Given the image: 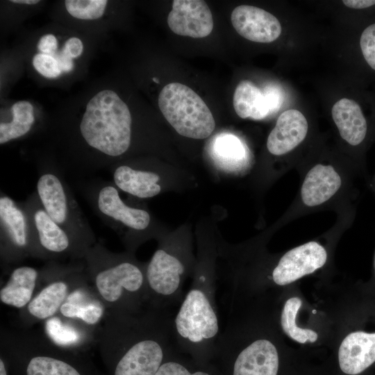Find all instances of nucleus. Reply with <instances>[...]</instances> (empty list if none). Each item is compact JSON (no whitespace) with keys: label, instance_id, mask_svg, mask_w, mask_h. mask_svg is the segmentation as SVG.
<instances>
[{"label":"nucleus","instance_id":"nucleus-1","mask_svg":"<svg viewBox=\"0 0 375 375\" xmlns=\"http://www.w3.org/2000/svg\"><path fill=\"white\" fill-rule=\"evenodd\" d=\"M106 316L101 353L108 375H155L174 344L169 312L145 306Z\"/></svg>","mask_w":375,"mask_h":375},{"label":"nucleus","instance_id":"nucleus-2","mask_svg":"<svg viewBox=\"0 0 375 375\" xmlns=\"http://www.w3.org/2000/svg\"><path fill=\"white\" fill-rule=\"evenodd\" d=\"M44 338L26 332L3 334L1 357L10 375H104L83 352Z\"/></svg>","mask_w":375,"mask_h":375},{"label":"nucleus","instance_id":"nucleus-3","mask_svg":"<svg viewBox=\"0 0 375 375\" xmlns=\"http://www.w3.org/2000/svg\"><path fill=\"white\" fill-rule=\"evenodd\" d=\"M212 275L197 272L172 317L174 344L196 356L215 352L221 331Z\"/></svg>","mask_w":375,"mask_h":375},{"label":"nucleus","instance_id":"nucleus-4","mask_svg":"<svg viewBox=\"0 0 375 375\" xmlns=\"http://www.w3.org/2000/svg\"><path fill=\"white\" fill-rule=\"evenodd\" d=\"M131 124L126 103L115 92L104 90L88 101L79 128L91 148L108 157H117L130 147Z\"/></svg>","mask_w":375,"mask_h":375},{"label":"nucleus","instance_id":"nucleus-5","mask_svg":"<svg viewBox=\"0 0 375 375\" xmlns=\"http://www.w3.org/2000/svg\"><path fill=\"white\" fill-rule=\"evenodd\" d=\"M92 281L109 310L137 312L147 306L146 270L131 260L105 263L93 273Z\"/></svg>","mask_w":375,"mask_h":375},{"label":"nucleus","instance_id":"nucleus-6","mask_svg":"<svg viewBox=\"0 0 375 375\" xmlns=\"http://www.w3.org/2000/svg\"><path fill=\"white\" fill-rule=\"evenodd\" d=\"M158 106L169 124L182 136L205 139L215 129V119L209 108L185 85L173 82L164 86L158 96Z\"/></svg>","mask_w":375,"mask_h":375},{"label":"nucleus","instance_id":"nucleus-7","mask_svg":"<svg viewBox=\"0 0 375 375\" xmlns=\"http://www.w3.org/2000/svg\"><path fill=\"white\" fill-rule=\"evenodd\" d=\"M356 171L358 170L340 169L331 163L314 164L302 176L298 198L299 206L310 210L332 203L349 189L350 176Z\"/></svg>","mask_w":375,"mask_h":375},{"label":"nucleus","instance_id":"nucleus-8","mask_svg":"<svg viewBox=\"0 0 375 375\" xmlns=\"http://www.w3.org/2000/svg\"><path fill=\"white\" fill-rule=\"evenodd\" d=\"M327 260L325 248L311 241L287 251L272 272V279L278 285L290 284L322 267Z\"/></svg>","mask_w":375,"mask_h":375},{"label":"nucleus","instance_id":"nucleus-9","mask_svg":"<svg viewBox=\"0 0 375 375\" xmlns=\"http://www.w3.org/2000/svg\"><path fill=\"white\" fill-rule=\"evenodd\" d=\"M167 24L174 33L193 38L209 35L214 26L212 12L201 0L173 1Z\"/></svg>","mask_w":375,"mask_h":375},{"label":"nucleus","instance_id":"nucleus-10","mask_svg":"<svg viewBox=\"0 0 375 375\" xmlns=\"http://www.w3.org/2000/svg\"><path fill=\"white\" fill-rule=\"evenodd\" d=\"M231 20L237 33L252 42L269 43L281 33V25L278 19L258 7L239 6L232 11Z\"/></svg>","mask_w":375,"mask_h":375},{"label":"nucleus","instance_id":"nucleus-11","mask_svg":"<svg viewBox=\"0 0 375 375\" xmlns=\"http://www.w3.org/2000/svg\"><path fill=\"white\" fill-rule=\"evenodd\" d=\"M237 351L232 375H277L278 353L269 339H255Z\"/></svg>","mask_w":375,"mask_h":375},{"label":"nucleus","instance_id":"nucleus-12","mask_svg":"<svg viewBox=\"0 0 375 375\" xmlns=\"http://www.w3.org/2000/svg\"><path fill=\"white\" fill-rule=\"evenodd\" d=\"M341 370L358 375L375 363V331L358 330L347 335L338 351Z\"/></svg>","mask_w":375,"mask_h":375},{"label":"nucleus","instance_id":"nucleus-13","mask_svg":"<svg viewBox=\"0 0 375 375\" xmlns=\"http://www.w3.org/2000/svg\"><path fill=\"white\" fill-rule=\"evenodd\" d=\"M308 123L298 110L290 109L282 112L267 140L268 151L275 156H283L294 149L306 139Z\"/></svg>","mask_w":375,"mask_h":375},{"label":"nucleus","instance_id":"nucleus-14","mask_svg":"<svg viewBox=\"0 0 375 375\" xmlns=\"http://www.w3.org/2000/svg\"><path fill=\"white\" fill-rule=\"evenodd\" d=\"M331 112L342 139L351 147L361 148L367 142L369 128L360 105L342 98L333 105Z\"/></svg>","mask_w":375,"mask_h":375},{"label":"nucleus","instance_id":"nucleus-15","mask_svg":"<svg viewBox=\"0 0 375 375\" xmlns=\"http://www.w3.org/2000/svg\"><path fill=\"white\" fill-rule=\"evenodd\" d=\"M96 204L100 214L120 222L136 231L146 229L150 223V215L144 210L127 206L121 199L117 188L106 185L99 190Z\"/></svg>","mask_w":375,"mask_h":375},{"label":"nucleus","instance_id":"nucleus-16","mask_svg":"<svg viewBox=\"0 0 375 375\" xmlns=\"http://www.w3.org/2000/svg\"><path fill=\"white\" fill-rule=\"evenodd\" d=\"M37 192L44 210L67 232L72 217L71 206L60 179L50 172L42 174L37 183Z\"/></svg>","mask_w":375,"mask_h":375},{"label":"nucleus","instance_id":"nucleus-17","mask_svg":"<svg viewBox=\"0 0 375 375\" xmlns=\"http://www.w3.org/2000/svg\"><path fill=\"white\" fill-rule=\"evenodd\" d=\"M105 305L84 288L72 289L59 312L66 318L88 326H94L103 319Z\"/></svg>","mask_w":375,"mask_h":375},{"label":"nucleus","instance_id":"nucleus-18","mask_svg":"<svg viewBox=\"0 0 375 375\" xmlns=\"http://www.w3.org/2000/svg\"><path fill=\"white\" fill-rule=\"evenodd\" d=\"M38 278V271L33 267L15 268L6 284L0 290L1 303L19 309L26 307L33 298Z\"/></svg>","mask_w":375,"mask_h":375},{"label":"nucleus","instance_id":"nucleus-19","mask_svg":"<svg viewBox=\"0 0 375 375\" xmlns=\"http://www.w3.org/2000/svg\"><path fill=\"white\" fill-rule=\"evenodd\" d=\"M115 185L138 198H151L160 192V176L149 171L134 169L127 165L117 167L113 173Z\"/></svg>","mask_w":375,"mask_h":375},{"label":"nucleus","instance_id":"nucleus-20","mask_svg":"<svg viewBox=\"0 0 375 375\" xmlns=\"http://www.w3.org/2000/svg\"><path fill=\"white\" fill-rule=\"evenodd\" d=\"M72 290L64 280L49 283L27 305L28 316L34 321L47 320L55 316Z\"/></svg>","mask_w":375,"mask_h":375},{"label":"nucleus","instance_id":"nucleus-21","mask_svg":"<svg viewBox=\"0 0 375 375\" xmlns=\"http://www.w3.org/2000/svg\"><path fill=\"white\" fill-rule=\"evenodd\" d=\"M33 224L41 247L49 253L59 254L69 251L71 238L42 207L33 213Z\"/></svg>","mask_w":375,"mask_h":375},{"label":"nucleus","instance_id":"nucleus-22","mask_svg":"<svg viewBox=\"0 0 375 375\" xmlns=\"http://www.w3.org/2000/svg\"><path fill=\"white\" fill-rule=\"evenodd\" d=\"M233 104L236 114L242 119H262L271 113L263 92L249 81H242L237 85Z\"/></svg>","mask_w":375,"mask_h":375},{"label":"nucleus","instance_id":"nucleus-23","mask_svg":"<svg viewBox=\"0 0 375 375\" xmlns=\"http://www.w3.org/2000/svg\"><path fill=\"white\" fill-rule=\"evenodd\" d=\"M0 219L9 244L16 249H26L28 244L26 217L8 197L0 199Z\"/></svg>","mask_w":375,"mask_h":375},{"label":"nucleus","instance_id":"nucleus-24","mask_svg":"<svg viewBox=\"0 0 375 375\" xmlns=\"http://www.w3.org/2000/svg\"><path fill=\"white\" fill-rule=\"evenodd\" d=\"M77 321L68 319L63 321L53 316L46 320L45 330L47 338L56 345L74 351L83 352L82 344L86 341L84 327H88Z\"/></svg>","mask_w":375,"mask_h":375},{"label":"nucleus","instance_id":"nucleus-25","mask_svg":"<svg viewBox=\"0 0 375 375\" xmlns=\"http://www.w3.org/2000/svg\"><path fill=\"white\" fill-rule=\"evenodd\" d=\"M11 111L12 121L0 124L1 144L26 134L31 130L35 121L33 106L27 101L15 103L11 108Z\"/></svg>","mask_w":375,"mask_h":375},{"label":"nucleus","instance_id":"nucleus-26","mask_svg":"<svg viewBox=\"0 0 375 375\" xmlns=\"http://www.w3.org/2000/svg\"><path fill=\"white\" fill-rule=\"evenodd\" d=\"M301 303L299 297H292L285 301L281 317V326L288 336L299 343L314 342L317 339V334L310 329L301 328L296 324L297 314Z\"/></svg>","mask_w":375,"mask_h":375},{"label":"nucleus","instance_id":"nucleus-27","mask_svg":"<svg viewBox=\"0 0 375 375\" xmlns=\"http://www.w3.org/2000/svg\"><path fill=\"white\" fill-rule=\"evenodd\" d=\"M106 0H66L65 8L70 15L80 19H96L104 13Z\"/></svg>","mask_w":375,"mask_h":375},{"label":"nucleus","instance_id":"nucleus-28","mask_svg":"<svg viewBox=\"0 0 375 375\" xmlns=\"http://www.w3.org/2000/svg\"><path fill=\"white\" fill-rule=\"evenodd\" d=\"M214 152L224 162L235 161L242 157L243 147L240 141L232 135H219L214 143Z\"/></svg>","mask_w":375,"mask_h":375},{"label":"nucleus","instance_id":"nucleus-29","mask_svg":"<svg viewBox=\"0 0 375 375\" xmlns=\"http://www.w3.org/2000/svg\"><path fill=\"white\" fill-rule=\"evenodd\" d=\"M33 65L38 73L49 78H56L62 72L57 60L46 53L35 54L33 58Z\"/></svg>","mask_w":375,"mask_h":375},{"label":"nucleus","instance_id":"nucleus-30","mask_svg":"<svg viewBox=\"0 0 375 375\" xmlns=\"http://www.w3.org/2000/svg\"><path fill=\"white\" fill-rule=\"evenodd\" d=\"M155 375H210L208 372L201 370L190 371L181 362L165 360L159 367Z\"/></svg>","mask_w":375,"mask_h":375},{"label":"nucleus","instance_id":"nucleus-31","mask_svg":"<svg viewBox=\"0 0 375 375\" xmlns=\"http://www.w3.org/2000/svg\"><path fill=\"white\" fill-rule=\"evenodd\" d=\"M263 93L267 99L271 113L278 111L283 101L282 90L276 85H268L264 89Z\"/></svg>","mask_w":375,"mask_h":375},{"label":"nucleus","instance_id":"nucleus-32","mask_svg":"<svg viewBox=\"0 0 375 375\" xmlns=\"http://www.w3.org/2000/svg\"><path fill=\"white\" fill-rule=\"evenodd\" d=\"M83 49L81 40L75 37H72L66 40L63 47L60 51L65 56L74 59L79 57Z\"/></svg>","mask_w":375,"mask_h":375},{"label":"nucleus","instance_id":"nucleus-33","mask_svg":"<svg viewBox=\"0 0 375 375\" xmlns=\"http://www.w3.org/2000/svg\"><path fill=\"white\" fill-rule=\"evenodd\" d=\"M37 47L40 53L53 56L57 52V39L52 34L44 35L39 40Z\"/></svg>","mask_w":375,"mask_h":375},{"label":"nucleus","instance_id":"nucleus-34","mask_svg":"<svg viewBox=\"0 0 375 375\" xmlns=\"http://www.w3.org/2000/svg\"><path fill=\"white\" fill-rule=\"evenodd\" d=\"M53 56L57 60L62 72L68 73L74 69L73 60L64 56L60 51H57Z\"/></svg>","mask_w":375,"mask_h":375},{"label":"nucleus","instance_id":"nucleus-35","mask_svg":"<svg viewBox=\"0 0 375 375\" xmlns=\"http://www.w3.org/2000/svg\"><path fill=\"white\" fill-rule=\"evenodd\" d=\"M343 3L348 8L362 10L375 6V0H344Z\"/></svg>","mask_w":375,"mask_h":375},{"label":"nucleus","instance_id":"nucleus-36","mask_svg":"<svg viewBox=\"0 0 375 375\" xmlns=\"http://www.w3.org/2000/svg\"><path fill=\"white\" fill-rule=\"evenodd\" d=\"M0 375H10L8 367L4 359L0 356Z\"/></svg>","mask_w":375,"mask_h":375},{"label":"nucleus","instance_id":"nucleus-37","mask_svg":"<svg viewBox=\"0 0 375 375\" xmlns=\"http://www.w3.org/2000/svg\"><path fill=\"white\" fill-rule=\"evenodd\" d=\"M10 2L15 3H23V4H36L40 2L38 0H11Z\"/></svg>","mask_w":375,"mask_h":375},{"label":"nucleus","instance_id":"nucleus-38","mask_svg":"<svg viewBox=\"0 0 375 375\" xmlns=\"http://www.w3.org/2000/svg\"><path fill=\"white\" fill-rule=\"evenodd\" d=\"M370 187L373 192L375 193V174L370 182Z\"/></svg>","mask_w":375,"mask_h":375},{"label":"nucleus","instance_id":"nucleus-39","mask_svg":"<svg viewBox=\"0 0 375 375\" xmlns=\"http://www.w3.org/2000/svg\"><path fill=\"white\" fill-rule=\"evenodd\" d=\"M374 272H375V255H374Z\"/></svg>","mask_w":375,"mask_h":375},{"label":"nucleus","instance_id":"nucleus-40","mask_svg":"<svg viewBox=\"0 0 375 375\" xmlns=\"http://www.w3.org/2000/svg\"><path fill=\"white\" fill-rule=\"evenodd\" d=\"M153 80L156 82V83H158V80L156 78H153Z\"/></svg>","mask_w":375,"mask_h":375}]
</instances>
